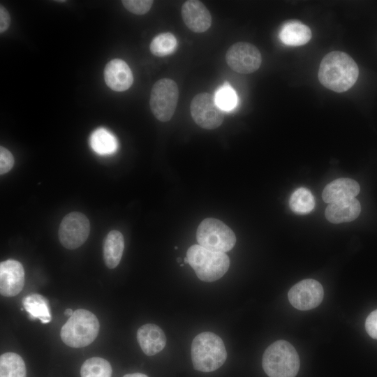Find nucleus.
<instances>
[{"label": "nucleus", "instance_id": "5701e85b", "mask_svg": "<svg viewBox=\"0 0 377 377\" xmlns=\"http://www.w3.org/2000/svg\"><path fill=\"white\" fill-rule=\"evenodd\" d=\"M289 205L295 213L306 214L314 208L315 199L309 189L300 187L292 193L289 199Z\"/></svg>", "mask_w": 377, "mask_h": 377}, {"label": "nucleus", "instance_id": "6e6552de", "mask_svg": "<svg viewBox=\"0 0 377 377\" xmlns=\"http://www.w3.org/2000/svg\"><path fill=\"white\" fill-rule=\"evenodd\" d=\"M191 117L200 127L212 130L219 127L224 119L223 110L217 105L215 98L209 93H200L190 105Z\"/></svg>", "mask_w": 377, "mask_h": 377}, {"label": "nucleus", "instance_id": "1a4fd4ad", "mask_svg": "<svg viewBox=\"0 0 377 377\" xmlns=\"http://www.w3.org/2000/svg\"><path fill=\"white\" fill-rule=\"evenodd\" d=\"M90 232V223L82 213L73 212L66 214L59 228V239L63 246L75 249L82 245Z\"/></svg>", "mask_w": 377, "mask_h": 377}, {"label": "nucleus", "instance_id": "4468645a", "mask_svg": "<svg viewBox=\"0 0 377 377\" xmlns=\"http://www.w3.org/2000/svg\"><path fill=\"white\" fill-rule=\"evenodd\" d=\"M104 79L108 87L115 91H126L133 82L131 68L120 59H114L106 64L104 69Z\"/></svg>", "mask_w": 377, "mask_h": 377}, {"label": "nucleus", "instance_id": "473e14b6", "mask_svg": "<svg viewBox=\"0 0 377 377\" xmlns=\"http://www.w3.org/2000/svg\"><path fill=\"white\" fill-rule=\"evenodd\" d=\"M184 264H187V263H188V259H187V258H186V257H185V258H184Z\"/></svg>", "mask_w": 377, "mask_h": 377}, {"label": "nucleus", "instance_id": "f03ea898", "mask_svg": "<svg viewBox=\"0 0 377 377\" xmlns=\"http://www.w3.org/2000/svg\"><path fill=\"white\" fill-rule=\"evenodd\" d=\"M227 358L223 340L216 334L205 332L198 334L191 344V360L195 369L211 372L221 367Z\"/></svg>", "mask_w": 377, "mask_h": 377}, {"label": "nucleus", "instance_id": "72a5a7b5", "mask_svg": "<svg viewBox=\"0 0 377 377\" xmlns=\"http://www.w3.org/2000/svg\"><path fill=\"white\" fill-rule=\"evenodd\" d=\"M177 263H180L182 262V259L180 258H178L177 259Z\"/></svg>", "mask_w": 377, "mask_h": 377}, {"label": "nucleus", "instance_id": "dca6fc26", "mask_svg": "<svg viewBox=\"0 0 377 377\" xmlns=\"http://www.w3.org/2000/svg\"><path fill=\"white\" fill-rule=\"evenodd\" d=\"M361 212L360 202L355 198H347L330 203L325 215L332 223L350 222L357 219Z\"/></svg>", "mask_w": 377, "mask_h": 377}, {"label": "nucleus", "instance_id": "0eeeda50", "mask_svg": "<svg viewBox=\"0 0 377 377\" xmlns=\"http://www.w3.org/2000/svg\"><path fill=\"white\" fill-rule=\"evenodd\" d=\"M179 89L177 83L169 78L158 80L152 87L149 106L154 116L165 122L171 119L177 105Z\"/></svg>", "mask_w": 377, "mask_h": 377}, {"label": "nucleus", "instance_id": "4be33fe9", "mask_svg": "<svg viewBox=\"0 0 377 377\" xmlns=\"http://www.w3.org/2000/svg\"><path fill=\"white\" fill-rule=\"evenodd\" d=\"M22 304L31 318H38L43 323H47L51 320L47 302L43 296L30 295L24 298Z\"/></svg>", "mask_w": 377, "mask_h": 377}, {"label": "nucleus", "instance_id": "a878e982", "mask_svg": "<svg viewBox=\"0 0 377 377\" xmlns=\"http://www.w3.org/2000/svg\"><path fill=\"white\" fill-rule=\"evenodd\" d=\"M215 101L222 110H230L235 107L237 97L235 90L226 82L215 93Z\"/></svg>", "mask_w": 377, "mask_h": 377}, {"label": "nucleus", "instance_id": "7c9ffc66", "mask_svg": "<svg viewBox=\"0 0 377 377\" xmlns=\"http://www.w3.org/2000/svg\"><path fill=\"white\" fill-rule=\"evenodd\" d=\"M124 377H148L147 375L140 373L128 374L124 376Z\"/></svg>", "mask_w": 377, "mask_h": 377}, {"label": "nucleus", "instance_id": "2f4dec72", "mask_svg": "<svg viewBox=\"0 0 377 377\" xmlns=\"http://www.w3.org/2000/svg\"><path fill=\"white\" fill-rule=\"evenodd\" d=\"M74 311L71 309H66L64 313L67 316L70 317L73 314Z\"/></svg>", "mask_w": 377, "mask_h": 377}, {"label": "nucleus", "instance_id": "c85d7f7f", "mask_svg": "<svg viewBox=\"0 0 377 377\" xmlns=\"http://www.w3.org/2000/svg\"><path fill=\"white\" fill-rule=\"evenodd\" d=\"M365 329L371 338L377 339V309L371 312L367 316L365 320Z\"/></svg>", "mask_w": 377, "mask_h": 377}, {"label": "nucleus", "instance_id": "c756f323", "mask_svg": "<svg viewBox=\"0 0 377 377\" xmlns=\"http://www.w3.org/2000/svg\"><path fill=\"white\" fill-rule=\"evenodd\" d=\"M10 23V17L4 6L0 5V33L6 31Z\"/></svg>", "mask_w": 377, "mask_h": 377}, {"label": "nucleus", "instance_id": "2eb2a0df", "mask_svg": "<svg viewBox=\"0 0 377 377\" xmlns=\"http://www.w3.org/2000/svg\"><path fill=\"white\" fill-rule=\"evenodd\" d=\"M138 343L148 356H152L161 351L166 344L164 332L158 325L147 323L141 326L137 331Z\"/></svg>", "mask_w": 377, "mask_h": 377}, {"label": "nucleus", "instance_id": "a211bd4d", "mask_svg": "<svg viewBox=\"0 0 377 377\" xmlns=\"http://www.w3.org/2000/svg\"><path fill=\"white\" fill-rule=\"evenodd\" d=\"M124 249L123 235L118 230L109 232L103 243V260L108 268L113 269L119 265Z\"/></svg>", "mask_w": 377, "mask_h": 377}, {"label": "nucleus", "instance_id": "f3484780", "mask_svg": "<svg viewBox=\"0 0 377 377\" xmlns=\"http://www.w3.org/2000/svg\"><path fill=\"white\" fill-rule=\"evenodd\" d=\"M360 191L359 184L350 178H339L329 183L323 189L322 197L326 203L355 198Z\"/></svg>", "mask_w": 377, "mask_h": 377}, {"label": "nucleus", "instance_id": "393cba45", "mask_svg": "<svg viewBox=\"0 0 377 377\" xmlns=\"http://www.w3.org/2000/svg\"><path fill=\"white\" fill-rule=\"evenodd\" d=\"M177 40L175 36L170 33H161L156 36L151 40L149 50L157 57H165L172 54L177 49Z\"/></svg>", "mask_w": 377, "mask_h": 377}, {"label": "nucleus", "instance_id": "f257e3e1", "mask_svg": "<svg viewBox=\"0 0 377 377\" xmlns=\"http://www.w3.org/2000/svg\"><path fill=\"white\" fill-rule=\"evenodd\" d=\"M358 74L357 64L348 54L334 51L322 59L318 79L326 88L336 92H343L353 86Z\"/></svg>", "mask_w": 377, "mask_h": 377}, {"label": "nucleus", "instance_id": "b1692460", "mask_svg": "<svg viewBox=\"0 0 377 377\" xmlns=\"http://www.w3.org/2000/svg\"><path fill=\"white\" fill-rule=\"evenodd\" d=\"M80 375L81 377H111L112 367L106 360L94 357L83 363Z\"/></svg>", "mask_w": 377, "mask_h": 377}, {"label": "nucleus", "instance_id": "9b49d317", "mask_svg": "<svg viewBox=\"0 0 377 377\" xmlns=\"http://www.w3.org/2000/svg\"><path fill=\"white\" fill-rule=\"evenodd\" d=\"M323 297L324 290L322 285L312 279H304L297 283L288 293L292 306L301 311L316 308L321 303Z\"/></svg>", "mask_w": 377, "mask_h": 377}, {"label": "nucleus", "instance_id": "c9c22d12", "mask_svg": "<svg viewBox=\"0 0 377 377\" xmlns=\"http://www.w3.org/2000/svg\"><path fill=\"white\" fill-rule=\"evenodd\" d=\"M175 249H178V247H177V246H175Z\"/></svg>", "mask_w": 377, "mask_h": 377}, {"label": "nucleus", "instance_id": "6ab92c4d", "mask_svg": "<svg viewBox=\"0 0 377 377\" xmlns=\"http://www.w3.org/2000/svg\"><path fill=\"white\" fill-rule=\"evenodd\" d=\"M283 43L291 46H300L307 43L311 38L310 29L297 21L285 23L279 34Z\"/></svg>", "mask_w": 377, "mask_h": 377}, {"label": "nucleus", "instance_id": "bb28decb", "mask_svg": "<svg viewBox=\"0 0 377 377\" xmlns=\"http://www.w3.org/2000/svg\"><path fill=\"white\" fill-rule=\"evenodd\" d=\"M121 3L131 13L144 15L150 10L154 1L151 0H123Z\"/></svg>", "mask_w": 377, "mask_h": 377}, {"label": "nucleus", "instance_id": "cd10ccee", "mask_svg": "<svg viewBox=\"0 0 377 377\" xmlns=\"http://www.w3.org/2000/svg\"><path fill=\"white\" fill-rule=\"evenodd\" d=\"M14 158L11 152L6 148L0 147V174L3 175L13 168Z\"/></svg>", "mask_w": 377, "mask_h": 377}, {"label": "nucleus", "instance_id": "412c9836", "mask_svg": "<svg viewBox=\"0 0 377 377\" xmlns=\"http://www.w3.org/2000/svg\"><path fill=\"white\" fill-rule=\"evenodd\" d=\"M0 377H26L22 358L15 353H6L0 357Z\"/></svg>", "mask_w": 377, "mask_h": 377}, {"label": "nucleus", "instance_id": "aec40b11", "mask_svg": "<svg viewBox=\"0 0 377 377\" xmlns=\"http://www.w3.org/2000/svg\"><path fill=\"white\" fill-rule=\"evenodd\" d=\"M90 145L92 149L100 155L113 154L118 146L116 138L104 128H97L91 133Z\"/></svg>", "mask_w": 377, "mask_h": 377}, {"label": "nucleus", "instance_id": "20e7f679", "mask_svg": "<svg viewBox=\"0 0 377 377\" xmlns=\"http://www.w3.org/2000/svg\"><path fill=\"white\" fill-rule=\"evenodd\" d=\"M186 258L198 278L205 282L221 279L230 266V259L226 253L209 250L199 244L188 248Z\"/></svg>", "mask_w": 377, "mask_h": 377}, {"label": "nucleus", "instance_id": "f704fd0d", "mask_svg": "<svg viewBox=\"0 0 377 377\" xmlns=\"http://www.w3.org/2000/svg\"><path fill=\"white\" fill-rule=\"evenodd\" d=\"M184 265V263H181V264H180V266H181V267H183Z\"/></svg>", "mask_w": 377, "mask_h": 377}, {"label": "nucleus", "instance_id": "9d476101", "mask_svg": "<svg viewBox=\"0 0 377 377\" xmlns=\"http://www.w3.org/2000/svg\"><path fill=\"white\" fill-rule=\"evenodd\" d=\"M226 61L234 71L249 74L259 68L262 57L258 49L253 45L246 42H237L228 50Z\"/></svg>", "mask_w": 377, "mask_h": 377}, {"label": "nucleus", "instance_id": "423d86ee", "mask_svg": "<svg viewBox=\"0 0 377 377\" xmlns=\"http://www.w3.org/2000/svg\"><path fill=\"white\" fill-rule=\"evenodd\" d=\"M198 244L214 251L226 253L236 243L234 232L223 222L214 218H207L196 231Z\"/></svg>", "mask_w": 377, "mask_h": 377}, {"label": "nucleus", "instance_id": "f8f14e48", "mask_svg": "<svg viewBox=\"0 0 377 377\" xmlns=\"http://www.w3.org/2000/svg\"><path fill=\"white\" fill-rule=\"evenodd\" d=\"M24 284V270L15 260H7L0 263V293L5 297L19 294Z\"/></svg>", "mask_w": 377, "mask_h": 377}, {"label": "nucleus", "instance_id": "39448f33", "mask_svg": "<svg viewBox=\"0 0 377 377\" xmlns=\"http://www.w3.org/2000/svg\"><path fill=\"white\" fill-rule=\"evenodd\" d=\"M99 327L98 318L93 313L80 309L75 311L62 326L61 339L70 347H84L97 337Z\"/></svg>", "mask_w": 377, "mask_h": 377}, {"label": "nucleus", "instance_id": "ddd939ff", "mask_svg": "<svg viewBox=\"0 0 377 377\" xmlns=\"http://www.w3.org/2000/svg\"><path fill=\"white\" fill-rule=\"evenodd\" d=\"M182 17L186 27L195 33L206 31L212 24L211 14L200 1H185L182 6Z\"/></svg>", "mask_w": 377, "mask_h": 377}, {"label": "nucleus", "instance_id": "7ed1b4c3", "mask_svg": "<svg viewBox=\"0 0 377 377\" xmlns=\"http://www.w3.org/2000/svg\"><path fill=\"white\" fill-rule=\"evenodd\" d=\"M262 366L269 377H295L300 361L292 344L285 340H278L265 350Z\"/></svg>", "mask_w": 377, "mask_h": 377}]
</instances>
